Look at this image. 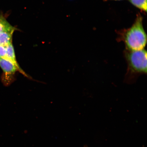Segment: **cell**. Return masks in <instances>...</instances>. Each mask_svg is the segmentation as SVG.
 Returning a JSON list of instances; mask_svg holds the SVG:
<instances>
[{
    "label": "cell",
    "instance_id": "9c48e42d",
    "mask_svg": "<svg viewBox=\"0 0 147 147\" xmlns=\"http://www.w3.org/2000/svg\"><path fill=\"white\" fill-rule=\"evenodd\" d=\"M106 1H107V0H106ZM114 1H121V0H114Z\"/></svg>",
    "mask_w": 147,
    "mask_h": 147
},
{
    "label": "cell",
    "instance_id": "8992f818",
    "mask_svg": "<svg viewBox=\"0 0 147 147\" xmlns=\"http://www.w3.org/2000/svg\"><path fill=\"white\" fill-rule=\"evenodd\" d=\"M131 4L143 11H147V0H128Z\"/></svg>",
    "mask_w": 147,
    "mask_h": 147
},
{
    "label": "cell",
    "instance_id": "7a4b0ae2",
    "mask_svg": "<svg viewBox=\"0 0 147 147\" xmlns=\"http://www.w3.org/2000/svg\"><path fill=\"white\" fill-rule=\"evenodd\" d=\"M126 58L129 66L134 72L147 73V52L145 49L127 51Z\"/></svg>",
    "mask_w": 147,
    "mask_h": 147
},
{
    "label": "cell",
    "instance_id": "30bf717a",
    "mask_svg": "<svg viewBox=\"0 0 147 147\" xmlns=\"http://www.w3.org/2000/svg\"></svg>",
    "mask_w": 147,
    "mask_h": 147
},
{
    "label": "cell",
    "instance_id": "5b68a950",
    "mask_svg": "<svg viewBox=\"0 0 147 147\" xmlns=\"http://www.w3.org/2000/svg\"><path fill=\"white\" fill-rule=\"evenodd\" d=\"M13 34L8 32H0V45L5 47L11 43Z\"/></svg>",
    "mask_w": 147,
    "mask_h": 147
},
{
    "label": "cell",
    "instance_id": "277c9868",
    "mask_svg": "<svg viewBox=\"0 0 147 147\" xmlns=\"http://www.w3.org/2000/svg\"><path fill=\"white\" fill-rule=\"evenodd\" d=\"M5 48H6V58L11 60L13 63L16 66V68L17 69L18 71L19 72L24 75V76L29 78L28 75L22 69L18 63L17 60H16L15 53L14 47L12 45V43L9 44V45L5 47Z\"/></svg>",
    "mask_w": 147,
    "mask_h": 147
},
{
    "label": "cell",
    "instance_id": "6da1fadb",
    "mask_svg": "<svg viewBox=\"0 0 147 147\" xmlns=\"http://www.w3.org/2000/svg\"><path fill=\"white\" fill-rule=\"evenodd\" d=\"M143 18L140 14L137 16L132 26L122 33V37L128 51L144 49L147 43V35L143 28Z\"/></svg>",
    "mask_w": 147,
    "mask_h": 147
},
{
    "label": "cell",
    "instance_id": "52a82bcc",
    "mask_svg": "<svg viewBox=\"0 0 147 147\" xmlns=\"http://www.w3.org/2000/svg\"><path fill=\"white\" fill-rule=\"evenodd\" d=\"M6 50L5 47L0 45V58L6 57Z\"/></svg>",
    "mask_w": 147,
    "mask_h": 147
},
{
    "label": "cell",
    "instance_id": "3957f363",
    "mask_svg": "<svg viewBox=\"0 0 147 147\" xmlns=\"http://www.w3.org/2000/svg\"><path fill=\"white\" fill-rule=\"evenodd\" d=\"M0 67L3 72L2 78L3 83L8 85L13 80L15 74L18 71L17 69L13 63L6 57L0 58Z\"/></svg>",
    "mask_w": 147,
    "mask_h": 147
},
{
    "label": "cell",
    "instance_id": "ba28073f",
    "mask_svg": "<svg viewBox=\"0 0 147 147\" xmlns=\"http://www.w3.org/2000/svg\"><path fill=\"white\" fill-rule=\"evenodd\" d=\"M4 32V28H3L2 23L0 21V32Z\"/></svg>",
    "mask_w": 147,
    "mask_h": 147
}]
</instances>
